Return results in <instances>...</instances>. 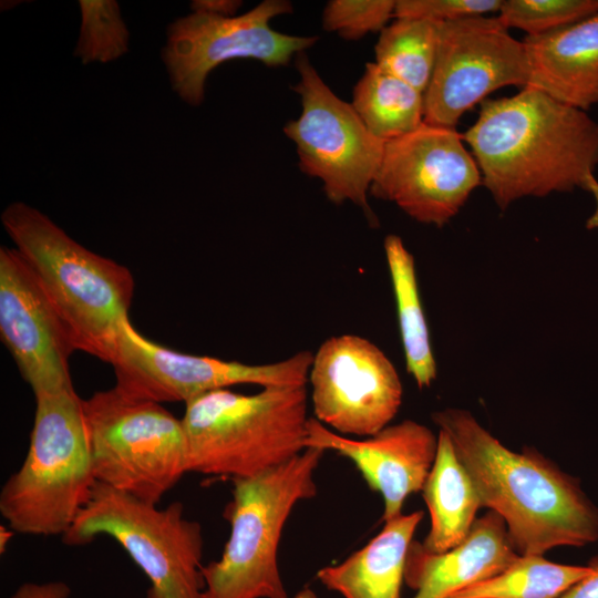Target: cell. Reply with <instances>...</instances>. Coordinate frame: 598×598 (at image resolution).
<instances>
[{
	"instance_id": "obj_23",
	"label": "cell",
	"mask_w": 598,
	"mask_h": 598,
	"mask_svg": "<svg viewBox=\"0 0 598 598\" xmlns=\"http://www.w3.org/2000/svg\"><path fill=\"white\" fill-rule=\"evenodd\" d=\"M590 571L589 565H564L543 555H519L499 574L448 598H558Z\"/></svg>"
},
{
	"instance_id": "obj_29",
	"label": "cell",
	"mask_w": 598,
	"mask_h": 598,
	"mask_svg": "<svg viewBox=\"0 0 598 598\" xmlns=\"http://www.w3.org/2000/svg\"><path fill=\"white\" fill-rule=\"evenodd\" d=\"M70 586L62 580L21 584L10 598H71Z\"/></svg>"
},
{
	"instance_id": "obj_18",
	"label": "cell",
	"mask_w": 598,
	"mask_h": 598,
	"mask_svg": "<svg viewBox=\"0 0 598 598\" xmlns=\"http://www.w3.org/2000/svg\"><path fill=\"white\" fill-rule=\"evenodd\" d=\"M523 42L527 86L585 112L598 104V12Z\"/></svg>"
},
{
	"instance_id": "obj_12",
	"label": "cell",
	"mask_w": 598,
	"mask_h": 598,
	"mask_svg": "<svg viewBox=\"0 0 598 598\" xmlns=\"http://www.w3.org/2000/svg\"><path fill=\"white\" fill-rule=\"evenodd\" d=\"M523 41L496 17L439 22V43L424 92V123L455 128L465 112L505 86H527Z\"/></svg>"
},
{
	"instance_id": "obj_14",
	"label": "cell",
	"mask_w": 598,
	"mask_h": 598,
	"mask_svg": "<svg viewBox=\"0 0 598 598\" xmlns=\"http://www.w3.org/2000/svg\"><path fill=\"white\" fill-rule=\"evenodd\" d=\"M315 419L348 436H372L389 425L402 403L399 373L384 352L352 333L324 340L309 371Z\"/></svg>"
},
{
	"instance_id": "obj_13",
	"label": "cell",
	"mask_w": 598,
	"mask_h": 598,
	"mask_svg": "<svg viewBox=\"0 0 598 598\" xmlns=\"http://www.w3.org/2000/svg\"><path fill=\"white\" fill-rule=\"evenodd\" d=\"M482 184L463 134L423 123L385 142L370 194L394 203L416 221L443 227Z\"/></svg>"
},
{
	"instance_id": "obj_3",
	"label": "cell",
	"mask_w": 598,
	"mask_h": 598,
	"mask_svg": "<svg viewBox=\"0 0 598 598\" xmlns=\"http://www.w3.org/2000/svg\"><path fill=\"white\" fill-rule=\"evenodd\" d=\"M1 223L71 332L76 350L110 363L134 292L128 268L85 248L39 209L13 202Z\"/></svg>"
},
{
	"instance_id": "obj_20",
	"label": "cell",
	"mask_w": 598,
	"mask_h": 598,
	"mask_svg": "<svg viewBox=\"0 0 598 598\" xmlns=\"http://www.w3.org/2000/svg\"><path fill=\"white\" fill-rule=\"evenodd\" d=\"M422 492L431 518L430 530L421 543L423 549L440 554L461 544L483 506L450 437L441 430L435 461Z\"/></svg>"
},
{
	"instance_id": "obj_16",
	"label": "cell",
	"mask_w": 598,
	"mask_h": 598,
	"mask_svg": "<svg viewBox=\"0 0 598 598\" xmlns=\"http://www.w3.org/2000/svg\"><path fill=\"white\" fill-rule=\"evenodd\" d=\"M306 447L334 451L352 461L368 485L382 495V519L386 522L402 514L411 494L422 491L435 461L437 435L424 424L404 420L355 440L310 417Z\"/></svg>"
},
{
	"instance_id": "obj_19",
	"label": "cell",
	"mask_w": 598,
	"mask_h": 598,
	"mask_svg": "<svg viewBox=\"0 0 598 598\" xmlns=\"http://www.w3.org/2000/svg\"><path fill=\"white\" fill-rule=\"evenodd\" d=\"M423 512L386 522L364 547L336 566L317 573L320 582L344 598H401L409 548Z\"/></svg>"
},
{
	"instance_id": "obj_17",
	"label": "cell",
	"mask_w": 598,
	"mask_h": 598,
	"mask_svg": "<svg viewBox=\"0 0 598 598\" xmlns=\"http://www.w3.org/2000/svg\"><path fill=\"white\" fill-rule=\"evenodd\" d=\"M518 556L504 519L488 509L461 544L444 553H429L412 542L404 580L416 591L413 598H448L499 574Z\"/></svg>"
},
{
	"instance_id": "obj_5",
	"label": "cell",
	"mask_w": 598,
	"mask_h": 598,
	"mask_svg": "<svg viewBox=\"0 0 598 598\" xmlns=\"http://www.w3.org/2000/svg\"><path fill=\"white\" fill-rule=\"evenodd\" d=\"M35 403L28 453L1 488L0 513L16 533L63 536L96 483L83 399L70 390Z\"/></svg>"
},
{
	"instance_id": "obj_32",
	"label": "cell",
	"mask_w": 598,
	"mask_h": 598,
	"mask_svg": "<svg viewBox=\"0 0 598 598\" xmlns=\"http://www.w3.org/2000/svg\"><path fill=\"white\" fill-rule=\"evenodd\" d=\"M584 189L591 193L596 200V209L588 218L586 227L588 229H598V181L596 179L595 175H590L587 178Z\"/></svg>"
},
{
	"instance_id": "obj_7",
	"label": "cell",
	"mask_w": 598,
	"mask_h": 598,
	"mask_svg": "<svg viewBox=\"0 0 598 598\" xmlns=\"http://www.w3.org/2000/svg\"><path fill=\"white\" fill-rule=\"evenodd\" d=\"M102 535L117 542L147 577L145 598H202L203 528L185 515L183 503L161 508L96 482L62 539L83 546Z\"/></svg>"
},
{
	"instance_id": "obj_10",
	"label": "cell",
	"mask_w": 598,
	"mask_h": 598,
	"mask_svg": "<svg viewBox=\"0 0 598 598\" xmlns=\"http://www.w3.org/2000/svg\"><path fill=\"white\" fill-rule=\"evenodd\" d=\"M291 11L289 1L265 0L234 17L192 11L171 22L162 60L173 91L197 106L204 101L207 76L224 62L252 59L267 66L288 64L317 42V37L290 35L270 27L275 17Z\"/></svg>"
},
{
	"instance_id": "obj_25",
	"label": "cell",
	"mask_w": 598,
	"mask_h": 598,
	"mask_svg": "<svg viewBox=\"0 0 598 598\" xmlns=\"http://www.w3.org/2000/svg\"><path fill=\"white\" fill-rule=\"evenodd\" d=\"M81 27L74 55L83 64L109 63L123 56L130 32L114 0L79 1Z\"/></svg>"
},
{
	"instance_id": "obj_4",
	"label": "cell",
	"mask_w": 598,
	"mask_h": 598,
	"mask_svg": "<svg viewBox=\"0 0 598 598\" xmlns=\"http://www.w3.org/2000/svg\"><path fill=\"white\" fill-rule=\"evenodd\" d=\"M307 385L215 390L185 403L188 473L249 477L306 450Z\"/></svg>"
},
{
	"instance_id": "obj_34",
	"label": "cell",
	"mask_w": 598,
	"mask_h": 598,
	"mask_svg": "<svg viewBox=\"0 0 598 598\" xmlns=\"http://www.w3.org/2000/svg\"><path fill=\"white\" fill-rule=\"evenodd\" d=\"M293 598H318V597L310 588H305L300 590Z\"/></svg>"
},
{
	"instance_id": "obj_1",
	"label": "cell",
	"mask_w": 598,
	"mask_h": 598,
	"mask_svg": "<svg viewBox=\"0 0 598 598\" xmlns=\"http://www.w3.org/2000/svg\"><path fill=\"white\" fill-rule=\"evenodd\" d=\"M431 417L450 437L482 506L504 519L519 555L598 539V508L575 477L532 447L507 448L466 410L447 408Z\"/></svg>"
},
{
	"instance_id": "obj_21",
	"label": "cell",
	"mask_w": 598,
	"mask_h": 598,
	"mask_svg": "<svg viewBox=\"0 0 598 598\" xmlns=\"http://www.w3.org/2000/svg\"><path fill=\"white\" fill-rule=\"evenodd\" d=\"M384 252L406 371L420 389L429 388L436 379L437 369L420 296L414 257L398 235L385 237Z\"/></svg>"
},
{
	"instance_id": "obj_2",
	"label": "cell",
	"mask_w": 598,
	"mask_h": 598,
	"mask_svg": "<svg viewBox=\"0 0 598 598\" xmlns=\"http://www.w3.org/2000/svg\"><path fill=\"white\" fill-rule=\"evenodd\" d=\"M463 138L502 210L523 197L584 189L598 165V122L532 86L482 102Z\"/></svg>"
},
{
	"instance_id": "obj_22",
	"label": "cell",
	"mask_w": 598,
	"mask_h": 598,
	"mask_svg": "<svg viewBox=\"0 0 598 598\" xmlns=\"http://www.w3.org/2000/svg\"><path fill=\"white\" fill-rule=\"evenodd\" d=\"M351 105L370 133L384 143L424 123V93L374 62L367 63L354 85Z\"/></svg>"
},
{
	"instance_id": "obj_26",
	"label": "cell",
	"mask_w": 598,
	"mask_h": 598,
	"mask_svg": "<svg viewBox=\"0 0 598 598\" xmlns=\"http://www.w3.org/2000/svg\"><path fill=\"white\" fill-rule=\"evenodd\" d=\"M598 12V0H504L497 18L507 28L538 35Z\"/></svg>"
},
{
	"instance_id": "obj_33",
	"label": "cell",
	"mask_w": 598,
	"mask_h": 598,
	"mask_svg": "<svg viewBox=\"0 0 598 598\" xmlns=\"http://www.w3.org/2000/svg\"><path fill=\"white\" fill-rule=\"evenodd\" d=\"M14 530H12L10 527H0V551L1 554L6 553L9 542L14 535Z\"/></svg>"
},
{
	"instance_id": "obj_31",
	"label": "cell",
	"mask_w": 598,
	"mask_h": 598,
	"mask_svg": "<svg viewBox=\"0 0 598 598\" xmlns=\"http://www.w3.org/2000/svg\"><path fill=\"white\" fill-rule=\"evenodd\" d=\"M241 4L239 0H194L190 2V8L193 12L234 17L237 16Z\"/></svg>"
},
{
	"instance_id": "obj_6",
	"label": "cell",
	"mask_w": 598,
	"mask_h": 598,
	"mask_svg": "<svg viewBox=\"0 0 598 598\" xmlns=\"http://www.w3.org/2000/svg\"><path fill=\"white\" fill-rule=\"evenodd\" d=\"M324 452L307 447L262 473L231 478L224 512L230 535L220 558L203 566L202 598H288L279 543L293 507L317 495L315 473Z\"/></svg>"
},
{
	"instance_id": "obj_9",
	"label": "cell",
	"mask_w": 598,
	"mask_h": 598,
	"mask_svg": "<svg viewBox=\"0 0 598 598\" xmlns=\"http://www.w3.org/2000/svg\"><path fill=\"white\" fill-rule=\"evenodd\" d=\"M296 66L300 80L292 89L302 110L283 132L296 145L300 169L322 182L330 202H351L377 223L368 194L385 143L370 133L351 103L330 90L305 52L296 56Z\"/></svg>"
},
{
	"instance_id": "obj_11",
	"label": "cell",
	"mask_w": 598,
	"mask_h": 598,
	"mask_svg": "<svg viewBox=\"0 0 598 598\" xmlns=\"http://www.w3.org/2000/svg\"><path fill=\"white\" fill-rule=\"evenodd\" d=\"M313 353L307 350L272 363L247 364L177 352L142 336L125 320L110 360L116 384L128 396L157 403L188 401L237 384L262 388L307 385Z\"/></svg>"
},
{
	"instance_id": "obj_8",
	"label": "cell",
	"mask_w": 598,
	"mask_h": 598,
	"mask_svg": "<svg viewBox=\"0 0 598 598\" xmlns=\"http://www.w3.org/2000/svg\"><path fill=\"white\" fill-rule=\"evenodd\" d=\"M96 482L158 505L188 473L182 420L114 386L83 400Z\"/></svg>"
},
{
	"instance_id": "obj_15",
	"label": "cell",
	"mask_w": 598,
	"mask_h": 598,
	"mask_svg": "<svg viewBox=\"0 0 598 598\" xmlns=\"http://www.w3.org/2000/svg\"><path fill=\"white\" fill-rule=\"evenodd\" d=\"M0 337L34 396L74 390L71 332L23 258L7 246L0 247Z\"/></svg>"
},
{
	"instance_id": "obj_28",
	"label": "cell",
	"mask_w": 598,
	"mask_h": 598,
	"mask_svg": "<svg viewBox=\"0 0 598 598\" xmlns=\"http://www.w3.org/2000/svg\"><path fill=\"white\" fill-rule=\"evenodd\" d=\"M503 0H398L394 18L445 22L498 12Z\"/></svg>"
},
{
	"instance_id": "obj_30",
	"label": "cell",
	"mask_w": 598,
	"mask_h": 598,
	"mask_svg": "<svg viewBox=\"0 0 598 598\" xmlns=\"http://www.w3.org/2000/svg\"><path fill=\"white\" fill-rule=\"evenodd\" d=\"M588 565L591 571L558 598H598V556Z\"/></svg>"
},
{
	"instance_id": "obj_24",
	"label": "cell",
	"mask_w": 598,
	"mask_h": 598,
	"mask_svg": "<svg viewBox=\"0 0 598 598\" xmlns=\"http://www.w3.org/2000/svg\"><path fill=\"white\" fill-rule=\"evenodd\" d=\"M437 43L439 22L395 18L380 32L374 63L424 93L433 73Z\"/></svg>"
},
{
	"instance_id": "obj_27",
	"label": "cell",
	"mask_w": 598,
	"mask_h": 598,
	"mask_svg": "<svg viewBox=\"0 0 598 598\" xmlns=\"http://www.w3.org/2000/svg\"><path fill=\"white\" fill-rule=\"evenodd\" d=\"M394 0H331L322 13V27L346 40L381 32L394 17Z\"/></svg>"
}]
</instances>
